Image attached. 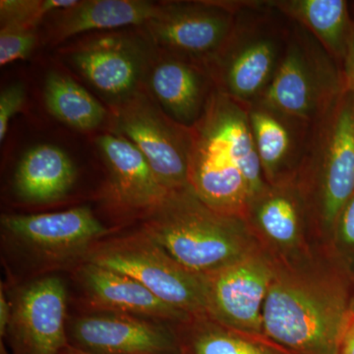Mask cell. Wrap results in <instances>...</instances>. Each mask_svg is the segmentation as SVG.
Returning a JSON list of instances; mask_svg holds the SVG:
<instances>
[{
  "label": "cell",
  "mask_w": 354,
  "mask_h": 354,
  "mask_svg": "<svg viewBox=\"0 0 354 354\" xmlns=\"http://www.w3.org/2000/svg\"><path fill=\"white\" fill-rule=\"evenodd\" d=\"M353 312L341 281L277 272L263 307V333L290 354H339Z\"/></svg>",
  "instance_id": "1"
},
{
  "label": "cell",
  "mask_w": 354,
  "mask_h": 354,
  "mask_svg": "<svg viewBox=\"0 0 354 354\" xmlns=\"http://www.w3.org/2000/svg\"><path fill=\"white\" fill-rule=\"evenodd\" d=\"M141 230L184 268L206 276L254 251L247 221L209 208L190 187L147 214Z\"/></svg>",
  "instance_id": "2"
},
{
  "label": "cell",
  "mask_w": 354,
  "mask_h": 354,
  "mask_svg": "<svg viewBox=\"0 0 354 354\" xmlns=\"http://www.w3.org/2000/svg\"><path fill=\"white\" fill-rule=\"evenodd\" d=\"M291 23L271 0H246L225 43L205 65L216 90L244 104L261 99L285 55Z\"/></svg>",
  "instance_id": "3"
},
{
  "label": "cell",
  "mask_w": 354,
  "mask_h": 354,
  "mask_svg": "<svg viewBox=\"0 0 354 354\" xmlns=\"http://www.w3.org/2000/svg\"><path fill=\"white\" fill-rule=\"evenodd\" d=\"M295 183L312 221L333 234L354 194V94L346 88L312 121Z\"/></svg>",
  "instance_id": "4"
},
{
  "label": "cell",
  "mask_w": 354,
  "mask_h": 354,
  "mask_svg": "<svg viewBox=\"0 0 354 354\" xmlns=\"http://www.w3.org/2000/svg\"><path fill=\"white\" fill-rule=\"evenodd\" d=\"M84 262L131 277L190 317H208V277L184 268L143 230L102 239L90 249Z\"/></svg>",
  "instance_id": "5"
},
{
  "label": "cell",
  "mask_w": 354,
  "mask_h": 354,
  "mask_svg": "<svg viewBox=\"0 0 354 354\" xmlns=\"http://www.w3.org/2000/svg\"><path fill=\"white\" fill-rule=\"evenodd\" d=\"M344 88L337 62L305 28L292 22L281 64L258 101L312 122L329 109Z\"/></svg>",
  "instance_id": "6"
},
{
  "label": "cell",
  "mask_w": 354,
  "mask_h": 354,
  "mask_svg": "<svg viewBox=\"0 0 354 354\" xmlns=\"http://www.w3.org/2000/svg\"><path fill=\"white\" fill-rule=\"evenodd\" d=\"M4 241L32 265L62 268L85 260L90 249L108 234L92 209L79 207L57 213L4 215Z\"/></svg>",
  "instance_id": "7"
},
{
  "label": "cell",
  "mask_w": 354,
  "mask_h": 354,
  "mask_svg": "<svg viewBox=\"0 0 354 354\" xmlns=\"http://www.w3.org/2000/svg\"><path fill=\"white\" fill-rule=\"evenodd\" d=\"M6 337L10 353L62 354L68 346L66 288L62 279L44 277L11 293Z\"/></svg>",
  "instance_id": "8"
},
{
  "label": "cell",
  "mask_w": 354,
  "mask_h": 354,
  "mask_svg": "<svg viewBox=\"0 0 354 354\" xmlns=\"http://www.w3.org/2000/svg\"><path fill=\"white\" fill-rule=\"evenodd\" d=\"M118 131L143 153L160 183L169 192L190 187L188 127L165 118L142 95H134L120 109Z\"/></svg>",
  "instance_id": "9"
},
{
  "label": "cell",
  "mask_w": 354,
  "mask_h": 354,
  "mask_svg": "<svg viewBox=\"0 0 354 354\" xmlns=\"http://www.w3.org/2000/svg\"><path fill=\"white\" fill-rule=\"evenodd\" d=\"M276 272L269 261L253 251L207 274L208 317L228 329L266 339L263 307Z\"/></svg>",
  "instance_id": "10"
},
{
  "label": "cell",
  "mask_w": 354,
  "mask_h": 354,
  "mask_svg": "<svg viewBox=\"0 0 354 354\" xmlns=\"http://www.w3.org/2000/svg\"><path fill=\"white\" fill-rule=\"evenodd\" d=\"M244 3L242 0L165 4L148 24L158 43L205 66L225 43Z\"/></svg>",
  "instance_id": "11"
},
{
  "label": "cell",
  "mask_w": 354,
  "mask_h": 354,
  "mask_svg": "<svg viewBox=\"0 0 354 354\" xmlns=\"http://www.w3.org/2000/svg\"><path fill=\"white\" fill-rule=\"evenodd\" d=\"M67 335L70 346L91 354H181L178 339L162 324L116 312L76 317Z\"/></svg>",
  "instance_id": "12"
},
{
  "label": "cell",
  "mask_w": 354,
  "mask_h": 354,
  "mask_svg": "<svg viewBox=\"0 0 354 354\" xmlns=\"http://www.w3.org/2000/svg\"><path fill=\"white\" fill-rule=\"evenodd\" d=\"M188 132L191 189L214 211L244 218L251 191L243 174L208 134L195 125L188 127Z\"/></svg>",
  "instance_id": "13"
},
{
  "label": "cell",
  "mask_w": 354,
  "mask_h": 354,
  "mask_svg": "<svg viewBox=\"0 0 354 354\" xmlns=\"http://www.w3.org/2000/svg\"><path fill=\"white\" fill-rule=\"evenodd\" d=\"M246 109L266 183L295 180L311 122L288 115L262 101L246 104Z\"/></svg>",
  "instance_id": "14"
},
{
  "label": "cell",
  "mask_w": 354,
  "mask_h": 354,
  "mask_svg": "<svg viewBox=\"0 0 354 354\" xmlns=\"http://www.w3.org/2000/svg\"><path fill=\"white\" fill-rule=\"evenodd\" d=\"M91 306L158 321H185L189 315L165 304L136 279L108 268L83 262L77 272Z\"/></svg>",
  "instance_id": "15"
},
{
  "label": "cell",
  "mask_w": 354,
  "mask_h": 354,
  "mask_svg": "<svg viewBox=\"0 0 354 354\" xmlns=\"http://www.w3.org/2000/svg\"><path fill=\"white\" fill-rule=\"evenodd\" d=\"M244 220L279 251L292 252L304 241L305 227L312 218L295 179L267 184L251 198Z\"/></svg>",
  "instance_id": "16"
},
{
  "label": "cell",
  "mask_w": 354,
  "mask_h": 354,
  "mask_svg": "<svg viewBox=\"0 0 354 354\" xmlns=\"http://www.w3.org/2000/svg\"><path fill=\"white\" fill-rule=\"evenodd\" d=\"M193 125L207 133L230 155L245 177L251 198L264 189L268 183L263 176L246 104L215 91L201 118Z\"/></svg>",
  "instance_id": "17"
},
{
  "label": "cell",
  "mask_w": 354,
  "mask_h": 354,
  "mask_svg": "<svg viewBox=\"0 0 354 354\" xmlns=\"http://www.w3.org/2000/svg\"><path fill=\"white\" fill-rule=\"evenodd\" d=\"M150 84L169 118L185 127H192L201 118L216 91L204 65L176 55L156 65Z\"/></svg>",
  "instance_id": "18"
},
{
  "label": "cell",
  "mask_w": 354,
  "mask_h": 354,
  "mask_svg": "<svg viewBox=\"0 0 354 354\" xmlns=\"http://www.w3.org/2000/svg\"><path fill=\"white\" fill-rule=\"evenodd\" d=\"M97 144L109 169L114 197L122 206L149 214L171 194L129 140L104 134L97 137Z\"/></svg>",
  "instance_id": "19"
},
{
  "label": "cell",
  "mask_w": 354,
  "mask_h": 354,
  "mask_svg": "<svg viewBox=\"0 0 354 354\" xmlns=\"http://www.w3.org/2000/svg\"><path fill=\"white\" fill-rule=\"evenodd\" d=\"M70 60L95 88L113 97L131 95L142 69L138 50L115 36L102 37L78 46Z\"/></svg>",
  "instance_id": "20"
},
{
  "label": "cell",
  "mask_w": 354,
  "mask_h": 354,
  "mask_svg": "<svg viewBox=\"0 0 354 354\" xmlns=\"http://www.w3.org/2000/svg\"><path fill=\"white\" fill-rule=\"evenodd\" d=\"M288 19L305 28L337 62L344 64L354 30L346 0H271Z\"/></svg>",
  "instance_id": "21"
},
{
  "label": "cell",
  "mask_w": 354,
  "mask_h": 354,
  "mask_svg": "<svg viewBox=\"0 0 354 354\" xmlns=\"http://www.w3.org/2000/svg\"><path fill=\"white\" fill-rule=\"evenodd\" d=\"M75 179V167L66 153L44 144L32 147L21 158L14 176V190L23 201L43 204L64 197Z\"/></svg>",
  "instance_id": "22"
},
{
  "label": "cell",
  "mask_w": 354,
  "mask_h": 354,
  "mask_svg": "<svg viewBox=\"0 0 354 354\" xmlns=\"http://www.w3.org/2000/svg\"><path fill=\"white\" fill-rule=\"evenodd\" d=\"M160 6L140 0H88L62 11L55 25L57 41L94 30L116 29L148 23L155 18Z\"/></svg>",
  "instance_id": "23"
},
{
  "label": "cell",
  "mask_w": 354,
  "mask_h": 354,
  "mask_svg": "<svg viewBox=\"0 0 354 354\" xmlns=\"http://www.w3.org/2000/svg\"><path fill=\"white\" fill-rule=\"evenodd\" d=\"M44 101L58 120L79 130L94 129L106 116L101 104L70 77L51 71L44 83Z\"/></svg>",
  "instance_id": "24"
},
{
  "label": "cell",
  "mask_w": 354,
  "mask_h": 354,
  "mask_svg": "<svg viewBox=\"0 0 354 354\" xmlns=\"http://www.w3.org/2000/svg\"><path fill=\"white\" fill-rule=\"evenodd\" d=\"M180 349L181 354H290L264 337L242 334L216 322L197 325Z\"/></svg>",
  "instance_id": "25"
},
{
  "label": "cell",
  "mask_w": 354,
  "mask_h": 354,
  "mask_svg": "<svg viewBox=\"0 0 354 354\" xmlns=\"http://www.w3.org/2000/svg\"><path fill=\"white\" fill-rule=\"evenodd\" d=\"M76 0H1V26L17 25L35 28L46 14L64 11L76 6Z\"/></svg>",
  "instance_id": "26"
},
{
  "label": "cell",
  "mask_w": 354,
  "mask_h": 354,
  "mask_svg": "<svg viewBox=\"0 0 354 354\" xmlns=\"http://www.w3.org/2000/svg\"><path fill=\"white\" fill-rule=\"evenodd\" d=\"M37 36L32 28L17 25L1 26L0 64L1 66L25 59L36 46Z\"/></svg>",
  "instance_id": "27"
},
{
  "label": "cell",
  "mask_w": 354,
  "mask_h": 354,
  "mask_svg": "<svg viewBox=\"0 0 354 354\" xmlns=\"http://www.w3.org/2000/svg\"><path fill=\"white\" fill-rule=\"evenodd\" d=\"M334 241L344 267L354 274V194L342 209L334 230Z\"/></svg>",
  "instance_id": "28"
},
{
  "label": "cell",
  "mask_w": 354,
  "mask_h": 354,
  "mask_svg": "<svg viewBox=\"0 0 354 354\" xmlns=\"http://www.w3.org/2000/svg\"><path fill=\"white\" fill-rule=\"evenodd\" d=\"M25 102V88L23 84L14 83L7 86L0 94V141H3L8 131L9 123L16 115Z\"/></svg>",
  "instance_id": "29"
},
{
  "label": "cell",
  "mask_w": 354,
  "mask_h": 354,
  "mask_svg": "<svg viewBox=\"0 0 354 354\" xmlns=\"http://www.w3.org/2000/svg\"><path fill=\"white\" fill-rule=\"evenodd\" d=\"M341 70L344 88L354 94V30Z\"/></svg>",
  "instance_id": "30"
},
{
  "label": "cell",
  "mask_w": 354,
  "mask_h": 354,
  "mask_svg": "<svg viewBox=\"0 0 354 354\" xmlns=\"http://www.w3.org/2000/svg\"><path fill=\"white\" fill-rule=\"evenodd\" d=\"M10 301L7 299L6 295L3 292V288L1 286V290H0V335H1V339L6 337L7 328L10 322Z\"/></svg>",
  "instance_id": "31"
},
{
  "label": "cell",
  "mask_w": 354,
  "mask_h": 354,
  "mask_svg": "<svg viewBox=\"0 0 354 354\" xmlns=\"http://www.w3.org/2000/svg\"><path fill=\"white\" fill-rule=\"evenodd\" d=\"M339 354H354V312L344 335Z\"/></svg>",
  "instance_id": "32"
},
{
  "label": "cell",
  "mask_w": 354,
  "mask_h": 354,
  "mask_svg": "<svg viewBox=\"0 0 354 354\" xmlns=\"http://www.w3.org/2000/svg\"><path fill=\"white\" fill-rule=\"evenodd\" d=\"M62 354H91L88 353H85V351H80V349L74 348V346H66L62 351Z\"/></svg>",
  "instance_id": "33"
},
{
  "label": "cell",
  "mask_w": 354,
  "mask_h": 354,
  "mask_svg": "<svg viewBox=\"0 0 354 354\" xmlns=\"http://www.w3.org/2000/svg\"><path fill=\"white\" fill-rule=\"evenodd\" d=\"M354 21V20H353Z\"/></svg>",
  "instance_id": "34"
}]
</instances>
